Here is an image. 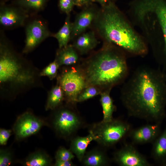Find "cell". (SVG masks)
<instances>
[{"label":"cell","instance_id":"e0dca14e","mask_svg":"<svg viewBox=\"0 0 166 166\" xmlns=\"http://www.w3.org/2000/svg\"><path fill=\"white\" fill-rule=\"evenodd\" d=\"M73 45L59 49L57 51L55 60L59 66L73 65L78 61L79 57Z\"/></svg>","mask_w":166,"mask_h":166},{"label":"cell","instance_id":"7a4b0ae2","mask_svg":"<svg viewBox=\"0 0 166 166\" xmlns=\"http://www.w3.org/2000/svg\"><path fill=\"white\" fill-rule=\"evenodd\" d=\"M4 33L1 30V91L16 94L38 85L40 73L14 49Z\"/></svg>","mask_w":166,"mask_h":166},{"label":"cell","instance_id":"9a60e30c","mask_svg":"<svg viewBox=\"0 0 166 166\" xmlns=\"http://www.w3.org/2000/svg\"><path fill=\"white\" fill-rule=\"evenodd\" d=\"M94 140V136L90 132L86 136H76L72 140L69 149L81 162L88 145Z\"/></svg>","mask_w":166,"mask_h":166},{"label":"cell","instance_id":"83f0119b","mask_svg":"<svg viewBox=\"0 0 166 166\" xmlns=\"http://www.w3.org/2000/svg\"><path fill=\"white\" fill-rule=\"evenodd\" d=\"M74 5L73 0H59V7L60 10L66 14H70Z\"/></svg>","mask_w":166,"mask_h":166},{"label":"cell","instance_id":"836d02e7","mask_svg":"<svg viewBox=\"0 0 166 166\" xmlns=\"http://www.w3.org/2000/svg\"><path fill=\"white\" fill-rule=\"evenodd\" d=\"M164 165H165L166 166V160H165V161H164Z\"/></svg>","mask_w":166,"mask_h":166},{"label":"cell","instance_id":"ffe728a7","mask_svg":"<svg viewBox=\"0 0 166 166\" xmlns=\"http://www.w3.org/2000/svg\"><path fill=\"white\" fill-rule=\"evenodd\" d=\"M111 90H104L100 94V101L103 113V119L102 121H108L113 120V113L116 110V106L110 95Z\"/></svg>","mask_w":166,"mask_h":166},{"label":"cell","instance_id":"6da1fadb","mask_svg":"<svg viewBox=\"0 0 166 166\" xmlns=\"http://www.w3.org/2000/svg\"><path fill=\"white\" fill-rule=\"evenodd\" d=\"M159 76L152 69H142L127 82L121 99L129 117L160 123L165 115L166 95Z\"/></svg>","mask_w":166,"mask_h":166},{"label":"cell","instance_id":"5bb4252c","mask_svg":"<svg viewBox=\"0 0 166 166\" xmlns=\"http://www.w3.org/2000/svg\"><path fill=\"white\" fill-rule=\"evenodd\" d=\"M100 148H95L86 152L81 162L85 166H105L110 160L105 151Z\"/></svg>","mask_w":166,"mask_h":166},{"label":"cell","instance_id":"d6a6232c","mask_svg":"<svg viewBox=\"0 0 166 166\" xmlns=\"http://www.w3.org/2000/svg\"><path fill=\"white\" fill-rule=\"evenodd\" d=\"M164 43V49L165 53L166 54V30L163 34Z\"/></svg>","mask_w":166,"mask_h":166},{"label":"cell","instance_id":"5b68a950","mask_svg":"<svg viewBox=\"0 0 166 166\" xmlns=\"http://www.w3.org/2000/svg\"><path fill=\"white\" fill-rule=\"evenodd\" d=\"M132 129L127 122L120 119L108 121H101L92 124L89 132L93 135L94 141L102 147L107 148L112 147L127 136Z\"/></svg>","mask_w":166,"mask_h":166},{"label":"cell","instance_id":"7c38bea8","mask_svg":"<svg viewBox=\"0 0 166 166\" xmlns=\"http://www.w3.org/2000/svg\"><path fill=\"white\" fill-rule=\"evenodd\" d=\"M160 134V123H153L132 128L128 136L132 144H142L152 143Z\"/></svg>","mask_w":166,"mask_h":166},{"label":"cell","instance_id":"ac0fdd59","mask_svg":"<svg viewBox=\"0 0 166 166\" xmlns=\"http://www.w3.org/2000/svg\"><path fill=\"white\" fill-rule=\"evenodd\" d=\"M152 143V157L155 161L164 162L166 160V128Z\"/></svg>","mask_w":166,"mask_h":166},{"label":"cell","instance_id":"4dcf8cb0","mask_svg":"<svg viewBox=\"0 0 166 166\" xmlns=\"http://www.w3.org/2000/svg\"><path fill=\"white\" fill-rule=\"evenodd\" d=\"M93 0H73L74 5L81 7L89 4Z\"/></svg>","mask_w":166,"mask_h":166},{"label":"cell","instance_id":"4316f807","mask_svg":"<svg viewBox=\"0 0 166 166\" xmlns=\"http://www.w3.org/2000/svg\"><path fill=\"white\" fill-rule=\"evenodd\" d=\"M12 160L11 152L8 150L1 149L0 150V166H7L10 164Z\"/></svg>","mask_w":166,"mask_h":166},{"label":"cell","instance_id":"3957f363","mask_svg":"<svg viewBox=\"0 0 166 166\" xmlns=\"http://www.w3.org/2000/svg\"><path fill=\"white\" fill-rule=\"evenodd\" d=\"M102 6L93 22L95 28L106 43L115 44L136 55L147 51L144 42L112 1Z\"/></svg>","mask_w":166,"mask_h":166},{"label":"cell","instance_id":"4fadbf2b","mask_svg":"<svg viewBox=\"0 0 166 166\" xmlns=\"http://www.w3.org/2000/svg\"><path fill=\"white\" fill-rule=\"evenodd\" d=\"M97 12L92 8L84 9L77 16L72 23L71 39L81 34L93 22Z\"/></svg>","mask_w":166,"mask_h":166},{"label":"cell","instance_id":"1f68e13d","mask_svg":"<svg viewBox=\"0 0 166 166\" xmlns=\"http://www.w3.org/2000/svg\"><path fill=\"white\" fill-rule=\"evenodd\" d=\"M96 1L100 4H101L102 6L105 5L107 3H108L110 2L112 0H93Z\"/></svg>","mask_w":166,"mask_h":166},{"label":"cell","instance_id":"44dd1931","mask_svg":"<svg viewBox=\"0 0 166 166\" xmlns=\"http://www.w3.org/2000/svg\"><path fill=\"white\" fill-rule=\"evenodd\" d=\"M48 0H17L15 4L30 16L43 10Z\"/></svg>","mask_w":166,"mask_h":166},{"label":"cell","instance_id":"30bf717a","mask_svg":"<svg viewBox=\"0 0 166 166\" xmlns=\"http://www.w3.org/2000/svg\"><path fill=\"white\" fill-rule=\"evenodd\" d=\"M30 15L18 6H2L0 8V24L4 29L10 30L25 26Z\"/></svg>","mask_w":166,"mask_h":166},{"label":"cell","instance_id":"d6986e66","mask_svg":"<svg viewBox=\"0 0 166 166\" xmlns=\"http://www.w3.org/2000/svg\"><path fill=\"white\" fill-rule=\"evenodd\" d=\"M72 23L70 20V14H67L65 22L62 26L56 33L52 36L57 40L59 49L66 47L71 39Z\"/></svg>","mask_w":166,"mask_h":166},{"label":"cell","instance_id":"8992f818","mask_svg":"<svg viewBox=\"0 0 166 166\" xmlns=\"http://www.w3.org/2000/svg\"><path fill=\"white\" fill-rule=\"evenodd\" d=\"M57 81L58 84L64 92L65 99L72 104L77 102L78 96L87 87L81 68H72L65 69L59 77Z\"/></svg>","mask_w":166,"mask_h":166},{"label":"cell","instance_id":"ba28073f","mask_svg":"<svg viewBox=\"0 0 166 166\" xmlns=\"http://www.w3.org/2000/svg\"><path fill=\"white\" fill-rule=\"evenodd\" d=\"M83 124L82 118L75 111L67 108L57 112L53 121L56 131L64 137L75 134Z\"/></svg>","mask_w":166,"mask_h":166},{"label":"cell","instance_id":"7402d4cb","mask_svg":"<svg viewBox=\"0 0 166 166\" xmlns=\"http://www.w3.org/2000/svg\"><path fill=\"white\" fill-rule=\"evenodd\" d=\"M64 99V93L60 86L58 84L55 86L49 93L45 106L46 110L55 109Z\"/></svg>","mask_w":166,"mask_h":166},{"label":"cell","instance_id":"d4e9b609","mask_svg":"<svg viewBox=\"0 0 166 166\" xmlns=\"http://www.w3.org/2000/svg\"><path fill=\"white\" fill-rule=\"evenodd\" d=\"M59 66L58 64L55 60L40 72V76L47 77L50 80H52L57 76V70Z\"/></svg>","mask_w":166,"mask_h":166},{"label":"cell","instance_id":"2e32d148","mask_svg":"<svg viewBox=\"0 0 166 166\" xmlns=\"http://www.w3.org/2000/svg\"><path fill=\"white\" fill-rule=\"evenodd\" d=\"M98 43L94 31L83 34L79 36L73 45L81 53H87L94 48Z\"/></svg>","mask_w":166,"mask_h":166},{"label":"cell","instance_id":"484cf974","mask_svg":"<svg viewBox=\"0 0 166 166\" xmlns=\"http://www.w3.org/2000/svg\"><path fill=\"white\" fill-rule=\"evenodd\" d=\"M74 157V154L70 149L63 147L59 148L55 156L56 160H72Z\"/></svg>","mask_w":166,"mask_h":166},{"label":"cell","instance_id":"8fae6325","mask_svg":"<svg viewBox=\"0 0 166 166\" xmlns=\"http://www.w3.org/2000/svg\"><path fill=\"white\" fill-rule=\"evenodd\" d=\"M44 123L42 120L32 113L26 112L18 118L14 130L17 138L23 139L37 133Z\"/></svg>","mask_w":166,"mask_h":166},{"label":"cell","instance_id":"603a6c76","mask_svg":"<svg viewBox=\"0 0 166 166\" xmlns=\"http://www.w3.org/2000/svg\"><path fill=\"white\" fill-rule=\"evenodd\" d=\"M51 163V159L48 155L38 151L30 155L26 159L24 164L27 166H46Z\"/></svg>","mask_w":166,"mask_h":166},{"label":"cell","instance_id":"f546056e","mask_svg":"<svg viewBox=\"0 0 166 166\" xmlns=\"http://www.w3.org/2000/svg\"><path fill=\"white\" fill-rule=\"evenodd\" d=\"M74 164L71 160H56L55 166H73Z\"/></svg>","mask_w":166,"mask_h":166},{"label":"cell","instance_id":"9c48e42d","mask_svg":"<svg viewBox=\"0 0 166 166\" xmlns=\"http://www.w3.org/2000/svg\"><path fill=\"white\" fill-rule=\"evenodd\" d=\"M114 161L121 166H151L146 158L132 144H125L113 155Z\"/></svg>","mask_w":166,"mask_h":166},{"label":"cell","instance_id":"f1b7e54d","mask_svg":"<svg viewBox=\"0 0 166 166\" xmlns=\"http://www.w3.org/2000/svg\"><path fill=\"white\" fill-rule=\"evenodd\" d=\"M11 130L1 129L0 130V144L5 145L7 143V141L11 133Z\"/></svg>","mask_w":166,"mask_h":166},{"label":"cell","instance_id":"52a82bcc","mask_svg":"<svg viewBox=\"0 0 166 166\" xmlns=\"http://www.w3.org/2000/svg\"><path fill=\"white\" fill-rule=\"evenodd\" d=\"M26 38L22 53H27L48 37L52 36L48 24L36 14L30 16L25 26Z\"/></svg>","mask_w":166,"mask_h":166},{"label":"cell","instance_id":"cb8c5ba5","mask_svg":"<svg viewBox=\"0 0 166 166\" xmlns=\"http://www.w3.org/2000/svg\"><path fill=\"white\" fill-rule=\"evenodd\" d=\"M102 91L95 86H89L85 88L78 96L77 102H81L100 94Z\"/></svg>","mask_w":166,"mask_h":166},{"label":"cell","instance_id":"277c9868","mask_svg":"<svg viewBox=\"0 0 166 166\" xmlns=\"http://www.w3.org/2000/svg\"><path fill=\"white\" fill-rule=\"evenodd\" d=\"M107 44L90 57L81 68L87 87L95 86L103 91L111 89L128 76L125 58L112 44Z\"/></svg>","mask_w":166,"mask_h":166}]
</instances>
